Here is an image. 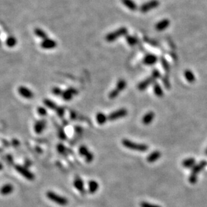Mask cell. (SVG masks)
Masks as SVG:
<instances>
[{
  "instance_id": "cell-37",
  "label": "cell",
  "mask_w": 207,
  "mask_h": 207,
  "mask_svg": "<svg viewBox=\"0 0 207 207\" xmlns=\"http://www.w3.org/2000/svg\"><path fill=\"white\" fill-rule=\"evenodd\" d=\"M57 149H58L59 153H61V154H64L66 152V149L65 148V146L62 144L58 145V146H57Z\"/></svg>"
},
{
  "instance_id": "cell-14",
  "label": "cell",
  "mask_w": 207,
  "mask_h": 207,
  "mask_svg": "<svg viewBox=\"0 0 207 207\" xmlns=\"http://www.w3.org/2000/svg\"><path fill=\"white\" fill-rule=\"evenodd\" d=\"M170 25V21L168 19H163L157 22L155 25V29L157 31H163L167 29Z\"/></svg>"
},
{
  "instance_id": "cell-10",
  "label": "cell",
  "mask_w": 207,
  "mask_h": 207,
  "mask_svg": "<svg viewBox=\"0 0 207 207\" xmlns=\"http://www.w3.org/2000/svg\"><path fill=\"white\" fill-rule=\"evenodd\" d=\"M16 169L20 174L22 175V176L26 178V179L28 180L34 179V175L32 174L30 172L28 171L26 168L22 167V166H16Z\"/></svg>"
},
{
  "instance_id": "cell-4",
  "label": "cell",
  "mask_w": 207,
  "mask_h": 207,
  "mask_svg": "<svg viewBox=\"0 0 207 207\" xmlns=\"http://www.w3.org/2000/svg\"><path fill=\"white\" fill-rule=\"evenodd\" d=\"M47 196L48 199L59 205L66 206L68 204V200L67 198L54 193L53 191L47 192Z\"/></svg>"
},
{
  "instance_id": "cell-16",
  "label": "cell",
  "mask_w": 207,
  "mask_h": 207,
  "mask_svg": "<svg viewBox=\"0 0 207 207\" xmlns=\"http://www.w3.org/2000/svg\"><path fill=\"white\" fill-rule=\"evenodd\" d=\"M157 61V57L154 54H147L143 58V62L145 65L151 66L155 64Z\"/></svg>"
},
{
  "instance_id": "cell-33",
  "label": "cell",
  "mask_w": 207,
  "mask_h": 207,
  "mask_svg": "<svg viewBox=\"0 0 207 207\" xmlns=\"http://www.w3.org/2000/svg\"><path fill=\"white\" fill-rule=\"evenodd\" d=\"M161 62H162V67H163V68L165 69V71H169V65L168 63V62L166 61V60H165L164 58H162L161 60Z\"/></svg>"
},
{
  "instance_id": "cell-24",
  "label": "cell",
  "mask_w": 207,
  "mask_h": 207,
  "mask_svg": "<svg viewBox=\"0 0 207 207\" xmlns=\"http://www.w3.org/2000/svg\"><path fill=\"white\" fill-rule=\"evenodd\" d=\"M34 32V34H35L38 38H41L42 40L48 38V34L46 33V32L45 30H43L42 29H41V28H35Z\"/></svg>"
},
{
  "instance_id": "cell-9",
  "label": "cell",
  "mask_w": 207,
  "mask_h": 207,
  "mask_svg": "<svg viewBox=\"0 0 207 207\" xmlns=\"http://www.w3.org/2000/svg\"><path fill=\"white\" fill-rule=\"evenodd\" d=\"M57 46V43L55 41L51 38H46L42 40L41 43V46L42 49L45 50H52L55 48Z\"/></svg>"
},
{
  "instance_id": "cell-13",
  "label": "cell",
  "mask_w": 207,
  "mask_h": 207,
  "mask_svg": "<svg viewBox=\"0 0 207 207\" xmlns=\"http://www.w3.org/2000/svg\"><path fill=\"white\" fill-rule=\"evenodd\" d=\"M155 117V114L153 111H149L147 113L142 119L143 124L145 125H149L152 123V122L154 120Z\"/></svg>"
},
{
  "instance_id": "cell-8",
  "label": "cell",
  "mask_w": 207,
  "mask_h": 207,
  "mask_svg": "<svg viewBox=\"0 0 207 207\" xmlns=\"http://www.w3.org/2000/svg\"><path fill=\"white\" fill-rule=\"evenodd\" d=\"M18 92L22 98H24L26 99H31L34 97V93L30 88H28L25 86H20L18 88Z\"/></svg>"
},
{
  "instance_id": "cell-20",
  "label": "cell",
  "mask_w": 207,
  "mask_h": 207,
  "mask_svg": "<svg viewBox=\"0 0 207 207\" xmlns=\"http://www.w3.org/2000/svg\"><path fill=\"white\" fill-rule=\"evenodd\" d=\"M14 190V186L10 184H5L2 186L0 189V193L2 195H4V196H6L11 194L12 191Z\"/></svg>"
},
{
  "instance_id": "cell-31",
  "label": "cell",
  "mask_w": 207,
  "mask_h": 207,
  "mask_svg": "<svg viewBox=\"0 0 207 207\" xmlns=\"http://www.w3.org/2000/svg\"><path fill=\"white\" fill-rule=\"evenodd\" d=\"M37 112H38L39 116H45L47 114V109L42 107H40L37 109Z\"/></svg>"
},
{
  "instance_id": "cell-19",
  "label": "cell",
  "mask_w": 207,
  "mask_h": 207,
  "mask_svg": "<svg viewBox=\"0 0 207 207\" xmlns=\"http://www.w3.org/2000/svg\"><path fill=\"white\" fill-rule=\"evenodd\" d=\"M122 3L131 11H136L138 8L137 5L133 0H122Z\"/></svg>"
},
{
  "instance_id": "cell-2",
  "label": "cell",
  "mask_w": 207,
  "mask_h": 207,
  "mask_svg": "<svg viewBox=\"0 0 207 207\" xmlns=\"http://www.w3.org/2000/svg\"><path fill=\"white\" fill-rule=\"evenodd\" d=\"M206 166H207V162H206V161L203 160V161H201V162L198 163V164L195 165L194 166L193 168H192V171L191 172V174L190 175L189 178H188L189 182L191 184H194L196 183L198 174H199Z\"/></svg>"
},
{
  "instance_id": "cell-12",
  "label": "cell",
  "mask_w": 207,
  "mask_h": 207,
  "mask_svg": "<svg viewBox=\"0 0 207 207\" xmlns=\"http://www.w3.org/2000/svg\"><path fill=\"white\" fill-rule=\"evenodd\" d=\"M73 185L77 190H79L81 193H84L85 192V187L84 183L82 179L79 176H76L73 181Z\"/></svg>"
},
{
  "instance_id": "cell-11",
  "label": "cell",
  "mask_w": 207,
  "mask_h": 207,
  "mask_svg": "<svg viewBox=\"0 0 207 207\" xmlns=\"http://www.w3.org/2000/svg\"><path fill=\"white\" fill-rule=\"evenodd\" d=\"M77 93V91L73 88H70L65 91H63L61 97L65 100H70Z\"/></svg>"
},
{
  "instance_id": "cell-29",
  "label": "cell",
  "mask_w": 207,
  "mask_h": 207,
  "mask_svg": "<svg viewBox=\"0 0 207 207\" xmlns=\"http://www.w3.org/2000/svg\"><path fill=\"white\" fill-rule=\"evenodd\" d=\"M184 76L186 77V80L190 82H193L195 80V77L194 74L190 70H186L184 73Z\"/></svg>"
},
{
  "instance_id": "cell-25",
  "label": "cell",
  "mask_w": 207,
  "mask_h": 207,
  "mask_svg": "<svg viewBox=\"0 0 207 207\" xmlns=\"http://www.w3.org/2000/svg\"><path fill=\"white\" fill-rule=\"evenodd\" d=\"M153 91L155 95L157 97H162L163 96V91L160 85L157 82H154L153 84Z\"/></svg>"
},
{
  "instance_id": "cell-21",
  "label": "cell",
  "mask_w": 207,
  "mask_h": 207,
  "mask_svg": "<svg viewBox=\"0 0 207 207\" xmlns=\"http://www.w3.org/2000/svg\"><path fill=\"white\" fill-rule=\"evenodd\" d=\"M46 127V122L44 120L39 121L34 125V131L37 134H41Z\"/></svg>"
},
{
  "instance_id": "cell-38",
  "label": "cell",
  "mask_w": 207,
  "mask_h": 207,
  "mask_svg": "<svg viewBox=\"0 0 207 207\" xmlns=\"http://www.w3.org/2000/svg\"><path fill=\"white\" fill-rule=\"evenodd\" d=\"M205 153H206V154L207 155V149H206V152H205Z\"/></svg>"
},
{
  "instance_id": "cell-15",
  "label": "cell",
  "mask_w": 207,
  "mask_h": 207,
  "mask_svg": "<svg viewBox=\"0 0 207 207\" xmlns=\"http://www.w3.org/2000/svg\"><path fill=\"white\" fill-rule=\"evenodd\" d=\"M161 156H162V153H161V152L155 150L152 152L151 153L149 154V156L147 157V161L149 163H153L159 160Z\"/></svg>"
},
{
  "instance_id": "cell-6",
  "label": "cell",
  "mask_w": 207,
  "mask_h": 207,
  "mask_svg": "<svg viewBox=\"0 0 207 207\" xmlns=\"http://www.w3.org/2000/svg\"><path fill=\"white\" fill-rule=\"evenodd\" d=\"M159 5V2L158 0H150L147 2L141 5L139 10L141 13H147L150 11L151 10L157 8Z\"/></svg>"
},
{
  "instance_id": "cell-17",
  "label": "cell",
  "mask_w": 207,
  "mask_h": 207,
  "mask_svg": "<svg viewBox=\"0 0 207 207\" xmlns=\"http://www.w3.org/2000/svg\"><path fill=\"white\" fill-rule=\"evenodd\" d=\"M155 81V80L153 78L152 76H150L148 79H146L145 80H143L141 82L139 83V85H138V88L139 89L140 91H144L145 89L147 88L149 85L152 83H154Z\"/></svg>"
},
{
  "instance_id": "cell-1",
  "label": "cell",
  "mask_w": 207,
  "mask_h": 207,
  "mask_svg": "<svg viewBox=\"0 0 207 207\" xmlns=\"http://www.w3.org/2000/svg\"><path fill=\"white\" fill-rule=\"evenodd\" d=\"M122 144L126 148L131 149L133 151L139 152H145L149 149V146L145 143H139L134 142L128 139H124L122 141Z\"/></svg>"
},
{
  "instance_id": "cell-7",
  "label": "cell",
  "mask_w": 207,
  "mask_h": 207,
  "mask_svg": "<svg viewBox=\"0 0 207 207\" xmlns=\"http://www.w3.org/2000/svg\"><path fill=\"white\" fill-rule=\"evenodd\" d=\"M79 152L82 156L84 157L86 162L91 163L94 159V156L89 149L85 146H82L79 147Z\"/></svg>"
},
{
  "instance_id": "cell-30",
  "label": "cell",
  "mask_w": 207,
  "mask_h": 207,
  "mask_svg": "<svg viewBox=\"0 0 207 207\" xmlns=\"http://www.w3.org/2000/svg\"><path fill=\"white\" fill-rule=\"evenodd\" d=\"M44 103H45V105L49 109H55L56 110L57 108V105L55 104V103H54L53 101H52V100H51L46 99V100H45Z\"/></svg>"
},
{
  "instance_id": "cell-36",
  "label": "cell",
  "mask_w": 207,
  "mask_h": 207,
  "mask_svg": "<svg viewBox=\"0 0 207 207\" xmlns=\"http://www.w3.org/2000/svg\"><path fill=\"white\" fill-rule=\"evenodd\" d=\"M57 113L58 114L59 117H63L65 113V109L63 107H57Z\"/></svg>"
},
{
  "instance_id": "cell-22",
  "label": "cell",
  "mask_w": 207,
  "mask_h": 207,
  "mask_svg": "<svg viewBox=\"0 0 207 207\" xmlns=\"http://www.w3.org/2000/svg\"><path fill=\"white\" fill-rule=\"evenodd\" d=\"M195 163H196V160H195L194 158H189L183 160L182 164L184 168H190L194 167L195 166Z\"/></svg>"
},
{
  "instance_id": "cell-18",
  "label": "cell",
  "mask_w": 207,
  "mask_h": 207,
  "mask_svg": "<svg viewBox=\"0 0 207 207\" xmlns=\"http://www.w3.org/2000/svg\"><path fill=\"white\" fill-rule=\"evenodd\" d=\"M99 188V184L96 180H91L88 183V192L90 194H94Z\"/></svg>"
},
{
  "instance_id": "cell-5",
  "label": "cell",
  "mask_w": 207,
  "mask_h": 207,
  "mask_svg": "<svg viewBox=\"0 0 207 207\" xmlns=\"http://www.w3.org/2000/svg\"><path fill=\"white\" fill-rule=\"evenodd\" d=\"M128 115V111L127 109L125 108H121L118 109L116 111H114L109 115L108 116V119L110 122H113V121H116L119 119H122L123 117H126Z\"/></svg>"
},
{
  "instance_id": "cell-35",
  "label": "cell",
  "mask_w": 207,
  "mask_h": 207,
  "mask_svg": "<svg viewBox=\"0 0 207 207\" xmlns=\"http://www.w3.org/2000/svg\"><path fill=\"white\" fill-rule=\"evenodd\" d=\"M151 76L153 77V78L155 79V80H156L157 79H159V77L161 76V74L159 73V70H154L153 71V73H152V75Z\"/></svg>"
},
{
  "instance_id": "cell-27",
  "label": "cell",
  "mask_w": 207,
  "mask_h": 207,
  "mask_svg": "<svg viewBox=\"0 0 207 207\" xmlns=\"http://www.w3.org/2000/svg\"><path fill=\"white\" fill-rule=\"evenodd\" d=\"M126 82L124 79H120L117 82L116 87L115 89H116L117 91H119V93H120V92L124 90V89L126 88Z\"/></svg>"
},
{
  "instance_id": "cell-23",
  "label": "cell",
  "mask_w": 207,
  "mask_h": 207,
  "mask_svg": "<svg viewBox=\"0 0 207 207\" xmlns=\"http://www.w3.org/2000/svg\"><path fill=\"white\" fill-rule=\"evenodd\" d=\"M96 119L97 123H98L99 125H101L105 124L106 122H107V120H108V116H106L104 113H101V112L97 113Z\"/></svg>"
},
{
  "instance_id": "cell-32",
  "label": "cell",
  "mask_w": 207,
  "mask_h": 207,
  "mask_svg": "<svg viewBox=\"0 0 207 207\" xmlns=\"http://www.w3.org/2000/svg\"><path fill=\"white\" fill-rule=\"evenodd\" d=\"M141 207H162L159 205H153V204H151L147 202H142L140 204Z\"/></svg>"
},
{
  "instance_id": "cell-28",
  "label": "cell",
  "mask_w": 207,
  "mask_h": 207,
  "mask_svg": "<svg viewBox=\"0 0 207 207\" xmlns=\"http://www.w3.org/2000/svg\"><path fill=\"white\" fill-rule=\"evenodd\" d=\"M126 40L128 44L130 46H134L137 44L138 39L137 37L131 35H126Z\"/></svg>"
},
{
  "instance_id": "cell-26",
  "label": "cell",
  "mask_w": 207,
  "mask_h": 207,
  "mask_svg": "<svg viewBox=\"0 0 207 207\" xmlns=\"http://www.w3.org/2000/svg\"><path fill=\"white\" fill-rule=\"evenodd\" d=\"M5 44L9 48H13L17 44V40L14 36H8L5 40Z\"/></svg>"
},
{
  "instance_id": "cell-34",
  "label": "cell",
  "mask_w": 207,
  "mask_h": 207,
  "mask_svg": "<svg viewBox=\"0 0 207 207\" xmlns=\"http://www.w3.org/2000/svg\"><path fill=\"white\" fill-rule=\"evenodd\" d=\"M52 92L55 95H61L63 91L61 90V88L59 87H54L52 90Z\"/></svg>"
},
{
  "instance_id": "cell-3",
  "label": "cell",
  "mask_w": 207,
  "mask_h": 207,
  "mask_svg": "<svg viewBox=\"0 0 207 207\" xmlns=\"http://www.w3.org/2000/svg\"><path fill=\"white\" fill-rule=\"evenodd\" d=\"M126 35H128V29L125 27H122L113 32L108 34L106 36V40L108 42H112L122 36H126Z\"/></svg>"
}]
</instances>
